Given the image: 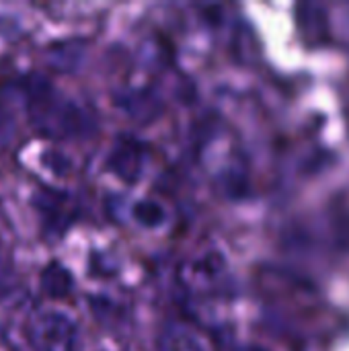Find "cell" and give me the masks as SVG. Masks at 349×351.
I'll return each mask as SVG.
<instances>
[{"label":"cell","mask_w":349,"mask_h":351,"mask_svg":"<svg viewBox=\"0 0 349 351\" xmlns=\"http://www.w3.org/2000/svg\"><path fill=\"white\" fill-rule=\"evenodd\" d=\"M27 117L35 132L53 140L78 138L88 130V115L70 97L62 95L43 78L27 84Z\"/></svg>","instance_id":"cell-1"},{"label":"cell","mask_w":349,"mask_h":351,"mask_svg":"<svg viewBox=\"0 0 349 351\" xmlns=\"http://www.w3.org/2000/svg\"><path fill=\"white\" fill-rule=\"evenodd\" d=\"M25 335L35 351H76L78 325L76 321L56 308H43L29 317Z\"/></svg>","instance_id":"cell-2"},{"label":"cell","mask_w":349,"mask_h":351,"mask_svg":"<svg viewBox=\"0 0 349 351\" xmlns=\"http://www.w3.org/2000/svg\"><path fill=\"white\" fill-rule=\"evenodd\" d=\"M222 276V261L214 253L197 255L193 259H187L179 267V282L187 292H210L218 286Z\"/></svg>","instance_id":"cell-3"},{"label":"cell","mask_w":349,"mask_h":351,"mask_svg":"<svg viewBox=\"0 0 349 351\" xmlns=\"http://www.w3.org/2000/svg\"><path fill=\"white\" fill-rule=\"evenodd\" d=\"M33 204L41 216L45 230H49L51 234H62L76 218V210L66 193L43 189L35 195Z\"/></svg>","instance_id":"cell-4"},{"label":"cell","mask_w":349,"mask_h":351,"mask_svg":"<svg viewBox=\"0 0 349 351\" xmlns=\"http://www.w3.org/2000/svg\"><path fill=\"white\" fill-rule=\"evenodd\" d=\"M144 162H146L144 146L134 138H121L113 146L107 158V169L125 183H138L144 171Z\"/></svg>","instance_id":"cell-5"},{"label":"cell","mask_w":349,"mask_h":351,"mask_svg":"<svg viewBox=\"0 0 349 351\" xmlns=\"http://www.w3.org/2000/svg\"><path fill=\"white\" fill-rule=\"evenodd\" d=\"M72 286L74 282H72L70 271L58 261L49 263L41 274V290L49 298H66L72 292Z\"/></svg>","instance_id":"cell-6"},{"label":"cell","mask_w":349,"mask_h":351,"mask_svg":"<svg viewBox=\"0 0 349 351\" xmlns=\"http://www.w3.org/2000/svg\"><path fill=\"white\" fill-rule=\"evenodd\" d=\"M158 351H204L202 341L185 327L169 325L158 337Z\"/></svg>","instance_id":"cell-7"},{"label":"cell","mask_w":349,"mask_h":351,"mask_svg":"<svg viewBox=\"0 0 349 351\" xmlns=\"http://www.w3.org/2000/svg\"><path fill=\"white\" fill-rule=\"evenodd\" d=\"M132 218L140 226H144L148 230H156V228H163L165 226V222H167V210L156 199H140L132 208Z\"/></svg>","instance_id":"cell-8"},{"label":"cell","mask_w":349,"mask_h":351,"mask_svg":"<svg viewBox=\"0 0 349 351\" xmlns=\"http://www.w3.org/2000/svg\"><path fill=\"white\" fill-rule=\"evenodd\" d=\"M12 284H14V269H12L10 257L0 247V296L8 294L10 288H12Z\"/></svg>","instance_id":"cell-9"}]
</instances>
